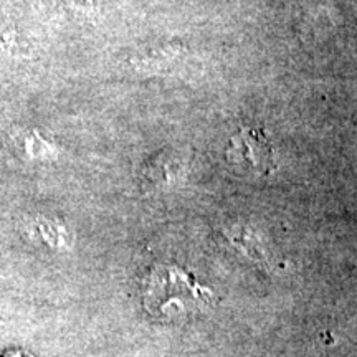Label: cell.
<instances>
[{
  "label": "cell",
  "mask_w": 357,
  "mask_h": 357,
  "mask_svg": "<svg viewBox=\"0 0 357 357\" xmlns=\"http://www.w3.org/2000/svg\"><path fill=\"white\" fill-rule=\"evenodd\" d=\"M26 235L32 242L52 250H65L73 245V235L68 227L53 218L37 217L30 220L26 223Z\"/></svg>",
  "instance_id": "obj_2"
},
{
  "label": "cell",
  "mask_w": 357,
  "mask_h": 357,
  "mask_svg": "<svg viewBox=\"0 0 357 357\" xmlns=\"http://www.w3.org/2000/svg\"><path fill=\"white\" fill-rule=\"evenodd\" d=\"M0 357H30L29 354H25V352H22V351H19V349H15V351H7V352H2V354H0Z\"/></svg>",
  "instance_id": "obj_3"
},
{
  "label": "cell",
  "mask_w": 357,
  "mask_h": 357,
  "mask_svg": "<svg viewBox=\"0 0 357 357\" xmlns=\"http://www.w3.org/2000/svg\"><path fill=\"white\" fill-rule=\"evenodd\" d=\"M229 159L240 166L243 171H250L257 176H268L275 169L273 147L261 131L245 129L231 139Z\"/></svg>",
  "instance_id": "obj_1"
}]
</instances>
